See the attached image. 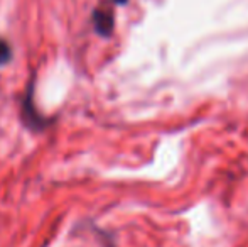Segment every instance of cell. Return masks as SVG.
I'll return each mask as SVG.
<instances>
[{
    "instance_id": "obj_1",
    "label": "cell",
    "mask_w": 248,
    "mask_h": 247,
    "mask_svg": "<svg viewBox=\"0 0 248 247\" xmlns=\"http://www.w3.org/2000/svg\"><path fill=\"white\" fill-rule=\"evenodd\" d=\"M32 83L29 85V90H27V95L22 102V120L26 122L27 127L34 129V131H43L46 129V125L49 124L47 119H43L39 114L36 112L34 109V103H32Z\"/></svg>"
},
{
    "instance_id": "obj_2",
    "label": "cell",
    "mask_w": 248,
    "mask_h": 247,
    "mask_svg": "<svg viewBox=\"0 0 248 247\" xmlns=\"http://www.w3.org/2000/svg\"><path fill=\"white\" fill-rule=\"evenodd\" d=\"M93 26H95V31L103 37L111 36L113 33V26H115V17L113 12L110 9H95L93 12Z\"/></svg>"
},
{
    "instance_id": "obj_4",
    "label": "cell",
    "mask_w": 248,
    "mask_h": 247,
    "mask_svg": "<svg viewBox=\"0 0 248 247\" xmlns=\"http://www.w3.org/2000/svg\"><path fill=\"white\" fill-rule=\"evenodd\" d=\"M115 2H117V3H125L127 0H115Z\"/></svg>"
},
{
    "instance_id": "obj_3",
    "label": "cell",
    "mask_w": 248,
    "mask_h": 247,
    "mask_svg": "<svg viewBox=\"0 0 248 247\" xmlns=\"http://www.w3.org/2000/svg\"><path fill=\"white\" fill-rule=\"evenodd\" d=\"M10 60H12V48L5 39L0 37V66L7 65Z\"/></svg>"
}]
</instances>
